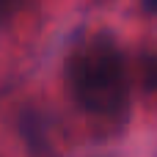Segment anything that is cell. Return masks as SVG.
<instances>
[{
    "mask_svg": "<svg viewBox=\"0 0 157 157\" xmlns=\"http://www.w3.org/2000/svg\"><path fill=\"white\" fill-rule=\"evenodd\" d=\"M66 80L75 99L94 116H116L127 108L124 58L108 39L83 41L66 61Z\"/></svg>",
    "mask_w": 157,
    "mask_h": 157,
    "instance_id": "6da1fadb",
    "label": "cell"
}]
</instances>
